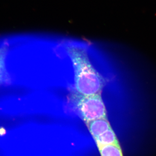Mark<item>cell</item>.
<instances>
[{
	"instance_id": "4",
	"label": "cell",
	"mask_w": 156,
	"mask_h": 156,
	"mask_svg": "<svg viewBox=\"0 0 156 156\" xmlns=\"http://www.w3.org/2000/svg\"><path fill=\"white\" fill-rule=\"evenodd\" d=\"M93 139L97 147L110 145H120L116 135L112 128Z\"/></svg>"
},
{
	"instance_id": "6",
	"label": "cell",
	"mask_w": 156,
	"mask_h": 156,
	"mask_svg": "<svg viewBox=\"0 0 156 156\" xmlns=\"http://www.w3.org/2000/svg\"><path fill=\"white\" fill-rule=\"evenodd\" d=\"M97 147L101 156H123L120 145H110Z\"/></svg>"
},
{
	"instance_id": "1",
	"label": "cell",
	"mask_w": 156,
	"mask_h": 156,
	"mask_svg": "<svg viewBox=\"0 0 156 156\" xmlns=\"http://www.w3.org/2000/svg\"><path fill=\"white\" fill-rule=\"evenodd\" d=\"M66 50L74 68L76 91L84 95H101L105 80L93 67L87 51L74 47Z\"/></svg>"
},
{
	"instance_id": "2",
	"label": "cell",
	"mask_w": 156,
	"mask_h": 156,
	"mask_svg": "<svg viewBox=\"0 0 156 156\" xmlns=\"http://www.w3.org/2000/svg\"><path fill=\"white\" fill-rule=\"evenodd\" d=\"M69 100L85 123L107 119V111L101 95H84L76 91L70 93Z\"/></svg>"
},
{
	"instance_id": "3",
	"label": "cell",
	"mask_w": 156,
	"mask_h": 156,
	"mask_svg": "<svg viewBox=\"0 0 156 156\" xmlns=\"http://www.w3.org/2000/svg\"><path fill=\"white\" fill-rule=\"evenodd\" d=\"M85 123L93 138L112 128L107 119H99Z\"/></svg>"
},
{
	"instance_id": "5",
	"label": "cell",
	"mask_w": 156,
	"mask_h": 156,
	"mask_svg": "<svg viewBox=\"0 0 156 156\" xmlns=\"http://www.w3.org/2000/svg\"><path fill=\"white\" fill-rule=\"evenodd\" d=\"M9 48L5 45L0 48V86L10 83L11 79L5 66V58Z\"/></svg>"
}]
</instances>
